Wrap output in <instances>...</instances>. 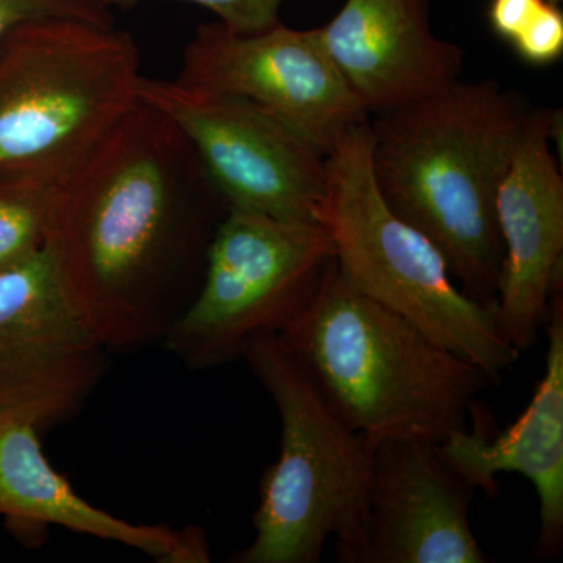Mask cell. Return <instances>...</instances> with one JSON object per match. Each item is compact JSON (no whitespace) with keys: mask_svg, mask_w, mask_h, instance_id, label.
<instances>
[{"mask_svg":"<svg viewBox=\"0 0 563 563\" xmlns=\"http://www.w3.org/2000/svg\"><path fill=\"white\" fill-rule=\"evenodd\" d=\"M52 190L0 180V269L46 243Z\"/></svg>","mask_w":563,"mask_h":563,"instance_id":"16","label":"cell"},{"mask_svg":"<svg viewBox=\"0 0 563 563\" xmlns=\"http://www.w3.org/2000/svg\"><path fill=\"white\" fill-rule=\"evenodd\" d=\"M476 492L442 443L374 440L365 563L490 562L470 523Z\"/></svg>","mask_w":563,"mask_h":563,"instance_id":"12","label":"cell"},{"mask_svg":"<svg viewBox=\"0 0 563 563\" xmlns=\"http://www.w3.org/2000/svg\"><path fill=\"white\" fill-rule=\"evenodd\" d=\"M318 221L352 287L401 314L432 342L498 384L520 361L498 320V303L466 296L440 251L388 207L374 180L372 129L362 122L328 154Z\"/></svg>","mask_w":563,"mask_h":563,"instance_id":"6","label":"cell"},{"mask_svg":"<svg viewBox=\"0 0 563 563\" xmlns=\"http://www.w3.org/2000/svg\"><path fill=\"white\" fill-rule=\"evenodd\" d=\"M277 336L329 409L369 442L412 437L443 443L465 428L477 395L495 385L352 287L335 258Z\"/></svg>","mask_w":563,"mask_h":563,"instance_id":"3","label":"cell"},{"mask_svg":"<svg viewBox=\"0 0 563 563\" xmlns=\"http://www.w3.org/2000/svg\"><path fill=\"white\" fill-rule=\"evenodd\" d=\"M320 32L368 117L431 98L461 80L463 52L432 32L426 0H346Z\"/></svg>","mask_w":563,"mask_h":563,"instance_id":"14","label":"cell"},{"mask_svg":"<svg viewBox=\"0 0 563 563\" xmlns=\"http://www.w3.org/2000/svg\"><path fill=\"white\" fill-rule=\"evenodd\" d=\"M131 33L79 20L21 25L0 46V180L54 190L139 102Z\"/></svg>","mask_w":563,"mask_h":563,"instance_id":"5","label":"cell"},{"mask_svg":"<svg viewBox=\"0 0 563 563\" xmlns=\"http://www.w3.org/2000/svg\"><path fill=\"white\" fill-rule=\"evenodd\" d=\"M0 515L14 531H46L49 526H58L124 544L158 562L211 561L206 531L198 526L173 529L133 523L81 498L51 465L41 433L21 422L0 424Z\"/></svg>","mask_w":563,"mask_h":563,"instance_id":"15","label":"cell"},{"mask_svg":"<svg viewBox=\"0 0 563 563\" xmlns=\"http://www.w3.org/2000/svg\"><path fill=\"white\" fill-rule=\"evenodd\" d=\"M225 211L184 133L139 99L52 190L44 244L92 335L136 351L195 299Z\"/></svg>","mask_w":563,"mask_h":563,"instance_id":"1","label":"cell"},{"mask_svg":"<svg viewBox=\"0 0 563 563\" xmlns=\"http://www.w3.org/2000/svg\"><path fill=\"white\" fill-rule=\"evenodd\" d=\"M176 80L246 99L325 155L344 133L368 121L325 51L320 29L295 31L277 24L242 33L220 21L199 25Z\"/></svg>","mask_w":563,"mask_h":563,"instance_id":"10","label":"cell"},{"mask_svg":"<svg viewBox=\"0 0 563 563\" xmlns=\"http://www.w3.org/2000/svg\"><path fill=\"white\" fill-rule=\"evenodd\" d=\"M52 18L114 25L109 7L99 0H0V46L21 25Z\"/></svg>","mask_w":563,"mask_h":563,"instance_id":"17","label":"cell"},{"mask_svg":"<svg viewBox=\"0 0 563 563\" xmlns=\"http://www.w3.org/2000/svg\"><path fill=\"white\" fill-rule=\"evenodd\" d=\"M139 98L184 133L228 209L320 222L328 155L272 113L176 79L141 77Z\"/></svg>","mask_w":563,"mask_h":563,"instance_id":"8","label":"cell"},{"mask_svg":"<svg viewBox=\"0 0 563 563\" xmlns=\"http://www.w3.org/2000/svg\"><path fill=\"white\" fill-rule=\"evenodd\" d=\"M543 331L547 332L544 374L525 412L499 429L479 399L470 409L462 431L442 443L448 461L485 495H498L501 473L525 476L540 503V529L532 555L555 559L563 550V290L553 292Z\"/></svg>","mask_w":563,"mask_h":563,"instance_id":"13","label":"cell"},{"mask_svg":"<svg viewBox=\"0 0 563 563\" xmlns=\"http://www.w3.org/2000/svg\"><path fill=\"white\" fill-rule=\"evenodd\" d=\"M554 111L532 109L496 192L504 261L498 320L515 350L536 346L553 292L562 287L563 180L550 140Z\"/></svg>","mask_w":563,"mask_h":563,"instance_id":"11","label":"cell"},{"mask_svg":"<svg viewBox=\"0 0 563 563\" xmlns=\"http://www.w3.org/2000/svg\"><path fill=\"white\" fill-rule=\"evenodd\" d=\"M242 358L279 413L280 450L262 474L254 539L231 562L320 563L333 537L336 561L365 563L372 442L329 409L277 333L251 336Z\"/></svg>","mask_w":563,"mask_h":563,"instance_id":"4","label":"cell"},{"mask_svg":"<svg viewBox=\"0 0 563 563\" xmlns=\"http://www.w3.org/2000/svg\"><path fill=\"white\" fill-rule=\"evenodd\" d=\"M550 2H553V3H555V5H558V3H561L562 0H550Z\"/></svg>","mask_w":563,"mask_h":563,"instance_id":"21","label":"cell"},{"mask_svg":"<svg viewBox=\"0 0 563 563\" xmlns=\"http://www.w3.org/2000/svg\"><path fill=\"white\" fill-rule=\"evenodd\" d=\"M531 110L496 80H459L369 124L374 180L385 202L440 251L476 302L498 296L504 246L496 192Z\"/></svg>","mask_w":563,"mask_h":563,"instance_id":"2","label":"cell"},{"mask_svg":"<svg viewBox=\"0 0 563 563\" xmlns=\"http://www.w3.org/2000/svg\"><path fill=\"white\" fill-rule=\"evenodd\" d=\"M515 51L531 65H550L563 54V14L555 3H543L520 35L512 41Z\"/></svg>","mask_w":563,"mask_h":563,"instance_id":"19","label":"cell"},{"mask_svg":"<svg viewBox=\"0 0 563 563\" xmlns=\"http://www.w3.org/2000/svg\"><path fill=\"white\" fill-rule=\"evenodd\" d=\"M544 2L547 0H492L488 18L493 31L512 44Z\"/></svg>","mask_w":563,"mask_h":563,"instance_id":"20","label":"cell"},{"mask_svg":"<svg viewBox=\"0 0 563 563\" xmlns=\"http://www.w3.org/2000/svg\"><path fill=\"white\" fill-rule=\"evenodd\" d=\"M109 354L66 296L46 244L0 269V424L43 433L73 420Z\"/></svg>","mask_w":563,"mask_h":563,"instance_id":"9","label":"cell"},{"mask_svg":"<svg viewBox=\"0 0 563 563\" xmlns=\"http://www.w3.org/2000/svg\"><path fill=\"white\" fill-rule=\"evenodd\" d=\"M333 244L320 222L228 209L211 236L201 287L163 343L191 372L242 358L257 333H279L310 301Z\"/></svg>","mask_w":563,"mask_h":563,"instance_id":"7","label":"cell"},{"mask_svg":"<svg viewBox=\"0 0 563 563\" xmlns=\"http://www.w3.org/2000/svg\"><path fill=\"white\" fill-rule=\"evenodd\" d=\"M106 7H131L139 0H99ZM203 7L220 18L222 24L242 33H255L280 24L284 0H180Z\"/></svg>","mask_w":563,"mask_h":563,"instance_id":"18","label":"cell"}]
</instances>
